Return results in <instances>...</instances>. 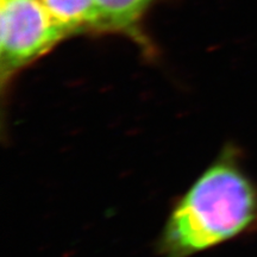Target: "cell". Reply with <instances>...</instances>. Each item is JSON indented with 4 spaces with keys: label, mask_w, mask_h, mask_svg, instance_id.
Listing matches in <instances>:
<instances>
[{
    "label": "cell",
    "mask_w": 257,
    "mask_h": 257,
    "mask_svg": "<svg viewBox=\"0 0 257 257\" xmlns=\"http://www.w3.org/2000/svg\"><path fill=\"white\" fill-rule=\"evenodd\" d=\"M257 227V186L226 147L180 198L160 239L166 257H189Z\"/></svg>",
    "instance_id": "cell-1"
},
{
    "label": "cell",
    "mask_w": 257,
    "mask_h": 257,
    "mask_svg": "<svg viewBox=\"0 0 257 257\" xmlns=\"http://www.w3.org/2000/svg\"><path fill=\"white\" fill-rule=\"evenodd\" d=\"M102 19V32L133 38L148 49L142 22L155 0H96Z\"/></svg>",
    "instance_id": "cell-3"
},
{
    "label": "cell",
    "mask_w": 257,
    "mask_h": 257,
    "mask_svg": "<svg viewBox=\"0 0 257 257\" xmlns=\"http://www.w3.org/2000/svg\"><path fill=\"white\" fill-rule=\"evenodd\" d=\"M54 21L68 34H104L96 0H42Z\"/></svg>",
    "instance_id": "cell-4"
},
{
    "label": "cell",
    "mask_w": 257,
    "mask_h": 257,
    "mask_svg": "<svg viewBox=\"0 0 257 257\" xmlns=\"http://www.w3.org/2000/svg\"><path fill=\"white\" fill-rule=\"evenodd\" d=\"M0 27L3 87L69 37L42 0H0Z\"/></svg>",
    "instance_id": "cell-2"
}]
</instances>
